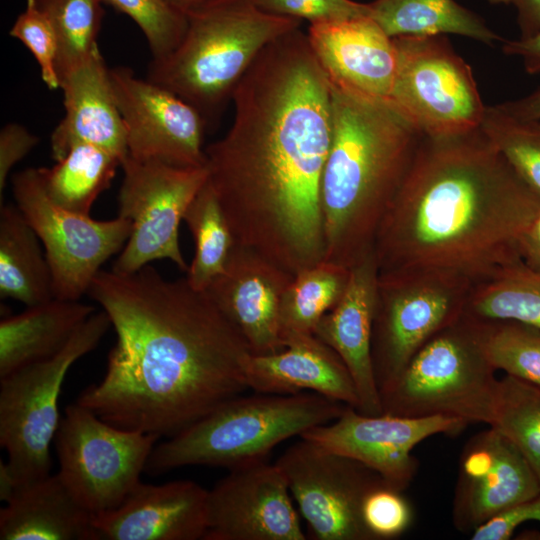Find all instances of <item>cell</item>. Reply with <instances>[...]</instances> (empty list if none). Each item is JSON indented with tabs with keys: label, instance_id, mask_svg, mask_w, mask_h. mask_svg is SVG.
<instances>
[{
	"label": "cell",
	"instance_id": "39",
	"mask_svg": "<svg viewBox=\"0 0 540 540\" xmlns=\"http://www.w3.org/2000/svg\"><path fill=\"white\" fill-rule=\"evenodd\" d=\"M362 517L375 540H387L400 536L409 528L413 512L402 491L383 483L365 497Z\"/></svg>",
	"mask_w": 540,
	"mask_h": 540
},
{
	"label": "cell",
	"instance_id": "15",
	"mask_svg": "<svg viewBox=\"0 0 540 540\" xmlns=\"http://www.w3.org/2000/svg\"><path fill=\"white\" fill-rule=\"evenodd\" d=\"M109 74L130 157L177 167L206 166L203 137L208 125L197 109L131 68H109Z\"/></svg>",
	"mask_w": 540,
	"mask_h": 540
},
{
	"label": "cell",
	"instance_id": "43",
	"mask_svg": "<svg viewBox=\"0 0 540 540\" xmlns=\"http://www.w3.org/2000/svg\"><path fill=\"white\" fill-rule=\"evenodd\" d=\"M504 53L520 57L529 74L540 73V29L529 37L503 41Z\"/></svg>",
	"mask_w": 540,
	"mask_h": 540
},
{
	"label": "cell",
	"instance_id": "10",
	"mask_svg": "<svg viewBox=\"0 0 540 540\" xmlns=\"http://www.w3.org/2000/svg\"><path fill=\"white\" fill-rule=\"evenodd\" d=\"M397 71L391 103L427 137L480 127L483 104L471 67L445 35L393 37Z\"/></svg>",
	"mask_w": 540,
	"mask_h": 540
},
{
	"label": "cell",
	"instance_id": "36",
	"mask_svg": "<svg viewBox=\"0 0 540 540\" xmlns=\"http://www.w3.org/2000/svg\"><path fill=\"white\" fill-rule=\"evenodd\" d=\"M480 128L517 175L540 195V120L516 118L486 106Z\"/></svg>",
	"mask_w": 540,
	"mask_h": 540
},
{
	"label": "cell",
	"instance_id": "35",
	"mask_svg": "<svg viewBox=\"0 0 540 540\" xmlns=\"http://www.w3.org/2000/svg\"><path fill=\"white\" fill-rule=\"evenodd\" d=\"M53 24L58 38L59 78L97 50L104 0H36Z\"/></svg>",
	"mask_w": 540,
	"mask_h": 540
},
{
	"label": "cell",
	"instance_id": "11",
	"mask_svg": "<svg viewBox=\"0 0 540 540\" xmlns=\"http://www.w3.org/2000/svg\"><path fill=\"white\" fill-rule=\"evenodd\" d=\"M159 439L117 427L75 402L65 408L55 435L57 473L91 513L107 512L140 482Z\"/></svg>",
	"mask_w": 540,
	"mask_h": 540
},
{
	"label": "cell",
	"instance_id": "34",
	"mask_svg": "<svg viewBox=\"0 0 540 540\" xmlns=\"http://www.w3.org/2000/svg\"><path fill=\"white\" fill-rule=\"evenodd\" d=\"M490 426L519 449L540 482V387L510 375L499 379Z\"/></svg>",
	"mask_w": 540,
	"mask_h": 540
},
{
	"label": "cell",
	"instance_id": "13",
	"mask_svg": "<svg viewBox=\"0 0 540 540\" xmlns=\"http://www.w3.org/2000/svg\"><path fill=\"white\" fill-rule=\"evenodd\" d=\"M123 179L118 196L119 215L132 229L112 271L130 274L155 260L168 259L187 271L179 244L184 213L208 180L203 167H177L160 161H122Z\"/></svg>",
	"mask_w": 540,
	"mask_h": 540
},
{
	"label": "cell",
	"instance_id": "45",
	"mask_svg": "<svg viewBox=\"0 0 540 540\" xmlns=\"http://www.w3.org/2000/svg\"><path fill=\"white\" fill-rule=\"evenodd\" d=\"M517 13L520 37H529L540 29V0H511Z\"/></svg>",
	"mask_w": 540,
	"mask_h": 540
},
{
	"label": "cell",
	"instance_id": "20",
	"mask_svg": "<svg viewBox=\"0 0 540 540\" xmlns=\"http://www.w3.org/2000/svg\"><path fill=\"white\" fill-rule=\"evenodd\" d=\"M306 35L333 85L389 102L397 52L393 38L371 17L311 23Z\"/></svg>",
	"mask_w": 540,
	"mask_h": 540
},
{
	"label": "cell",
	"instance_id": "3",
	"mask_svg": "<svg viewBox=\"0 0 540 540\" xmlns=\"http://www.w3.org/2000/svg\"><path fill=\"white\" fill-rule=\"evenodd\" d=\"M540 212V195L481 128L423 136L379 226V273L445 269L473 280L519 262V241Z\"/></svg>",
	"mask_w": 540,
	"mask_h": 540
},
{
	"label": "cell",
	"instance_id": "9",
	"mask_svg": "<svg viewBox=\"0 0 540 540\" xmlns=\"http://www.w3.org/2000/svg\"><path fill=\"white\" fill-rule=\"evenodd\" d=\"M473 282L445 269L378 274L371 357L380 396L426 342L463 315Z\"/></svg>",
	"mask_w": 540,
	"mask_h": 540
},
{
	"label": "cell",
	"instance_id": "32",
	"mask_svg": "<svg viewBox=\"0 0 540 540\" xmlns=\"http://www.w3.org/2000/svg\"><path fill=\"white\" fill-rule=\"evenodd\" d=\"M349 276V268L325 260L294 275L281 302L283 340L288 334H313L343 296Z\"/></svg>",
	"mask_w": 540,
	"mask_h": 540
},
{
	"label": "cell",
	"instance_id": "27",
	"mask_svg": "<svg viewBox=\"0 0 540 540\" xmlns=\"http://www.w3.org/2000/svg\"><path fill=\"white\" fill-rule=\"evenodd\" d=\"M41 241L16 204L0 207V296L27 307L54 298Z\"/></svg>",
	"mask_w": 540,
	"mask_h": 540
},
{
	"label": "cell",
	"instance_id": "28",
	"mask_svg": "<svg viewBox=\"0 0 540 540\" xmlns=\"http://www.w3.org/2000/svg\"><path fill=\"white\" fill-rule=\"evenodd\" d=\"M370 17L390 36L456 34L492 46L502 38L455 0H374Z\"/></svg>",
	"mask_w": 540,
	"mask_h": 540
},
{
	"label": "cell",
	"instance_id": "26",
	"mask_svg": "<svg viewBox=\"0 0 540 540\" xmlns=\"http://www.w3.org/2000/svg\"><path fill=\"white\" fill-rule=\"evenodd\" d=\"M95 313L79 300L53 298L0 322V378L61 351Z\"/></svg>",
	"mask_w": 540,
	"mask_h": 540
},
{
	"label": "cell",
	"instance_id": "29",
	"mask_svg": "<svg viewBox=\"0 0 540 540\" xmlns=\"http://www.w3.org/2000/svg\"><path fill=\"white\" fill-rule=\"evenodd\" d=\"M122 160L99 146L80 143L51 168H39L48 197L75 213L89 215L98 196L109 188Z\"/></svg>",
	"mask_w": 540,
	"mask_h": 540
},
{
	"label": "cell",
	"instance_id": "46",
	"mask_svg": "<svg viewBox=\"0 0 540 540\" xmlns=\"http://www.w3.org/2000/svg\"><path fill=\"white\" fill-rule=\"evenodd\" d=\"M498 105L516 118L540 120V87L522 98Z\"/></svg>",
	"mask_w": 540,
	"mask_h": 540
},
{
	"label": "cell",
	"instance_id": "19",
	"mask_svg": "<svg viewBox=\"0 0 540 540\" xmlns=\"http://www.w3.org/2000/svg\"><path fill=\"white\" fill-rule=\"evenodd\" d=\"M293 277L266 257L234 244L224 271L206 291L252 355L272 354L285 347L280 310Z\"/></svg>",
	"mask_w": 540,
	"mask_h": 540
},
{
	"label": "cell",
	"instance_id": "6",
	"mask_svg": "<svg viewBox=\"0 0 540 540\" xmlns=\"http://www.w3.org/2000/svg\"><path fill=\"white\" fill-rule=\"evenodd\" d=\"M346 406L314 392L238 395L156 445L145 471L158 475L192 465L230 470L264 460L279 443L335 420Z\"/></svg>",
	"mask_w": 540,
	"mask_h": 540
},
{
	"label": "cell",
	"instance_id": "4",
	"mask_svg": "<svg viewBox=\"0 0 540 540\" xmlns=\"http://www.w3.org/2000/svg\"><path fill=\"white\" fill-rule=\"evenodd\" d=\"M320 204L324 260L351 268L374 248L423 135L391 103L333 85Z\"/></svg>",
	"mask_w": 540,
	"mask_h": 540
},
{
	"label": "cell",
	"instance_id": "21",
	"mask_svg": "<svg viewBox=\"0 0 540 540\" xmlns=\"http://www.w3.org/2000/svg\"><path fill=\"white\" fill-rule=\"evenodd\" d=\"M208 490L191 480L141 481L115 509L94 515L98 540H199L207 530Z\"/></svg>",
	"mask_w": 540,
	"mask_h": 540
},
{
	"label": "cell",
	"instance_id": "33",
	"mask_svg": "<svg viewBox=\"0 0 540 540\" xmlns=\"http://www.w3.org/2000/svg\"><path fill=\"white\" fill-rule=\"evenodd\" d=\"M466 316L473 324L484 356L495 370L540 387L539 328L515 320Z\"/></svg>",
	"mask_w": 540,
	"mask_h": 540
},
{
	"label": "cell",
	"instance_id": "17",
	"mask_svg": "<svg viewBox=\"0 0 540 540\" xmlns=\"http://www.w3.org/2000/svg\"><path fill=\"white\" fill-rule=\"evenodd\" d=\"M292 499L276 463L230 469L208 490L203 540H305Z\"/></svg>",
	"mask_w": 540,
	"mask_h": 540
},
{
	"label": "cell",
	"instance_id": "31",
	"mask_svg": "<svg viewBox=\"0 0 540 540\" xmlns=\"http://www.w3.org/2000/svg\"><path fill=\"white\" fill-rule=\"evenodd\" d=\"M183 221L194 241L195 251L186 280L196 290H206L225 269L235 244L220 203L207 182L187 207Z\"/></svg>",
	"mask_w": 540,
	"mask_h": 540
},
{
	"label": "cell",
	"instance_id": "18",
	"mask_svg": "<svg viewBox=\"0 0 540 540\" xmlns=\"http://www.w3.org/2000/svg\"><path fill=\"white\" fill-rule=\"evenodd\" d=\"M539 494L540 482L526 458L489 426L462 451L453 500L454 526L472 533L495 515Z\"/></svg>",
	"mask_w": 540,
	"mask_h": 540
},
{
	"label": "cell",
	"instance_id": "48",
	"mask_svg": "<svg viewBox=\"0 0 540 540\" xmlns=\"http://www.w3.org/2000/svg\"><path fill=\"white\" fill-rule=\"evenodd\" d=\"M172 5L178 7L179 9L187 12L190 9H193L199 5H202L210 0H167Z\"/></svg>",
	"mask_w": 540,
	"mask_h": 540
},
{
	"label": "cell",
	"instance_id": "30",
	"mask_svg": "<svg viewBox=\"0 0 540 540\" xmlns=\"http://www.w3.org/2000/svg\"><path fill=\"white\" fill-rule=\"evenodd\" d=\"M464 314L515 320L540 329V272L519 261L474 280Z\"/></svg>",
	"mask_w": 540,
	"mask_h": 540
},
{
	"label": "cell",
	"instance_id": "25",
	"mask_svg": "<svg viewBox=\"0 0 540 540\" xmlns=\"http://www.w3.org/2000/svg\"><path fill=\"white\" fill-rule=\"evenodd\" d=\"M94 514L58 473L17 489L0 511L1 540H98Z\"/></svg>",
	"mask_w": 540,
	"mask_h": 540
},
{
	"label": "cell",
	"instance_id": "47",
	"mask_svg": "<svg viewBox=\"0 0 540 540\" xmlns=\"http://www.w3.org/2000/svg\"><path fill=\"white\" fill-rule=\"evenodd\" d=\"M17 484L6 463L0 462V499L7 502L17 491Z\"/></svg>",
	"mask_w": 540,
	"mask_h": 540
},
{
	"label": "cell",
	"instance_id": "5",
	"mask_svg": "<svg viewBox=\"0 0 540 540\" xmlns=\"http://www.w3.org/2000/svg\"><path fill=\"white\" fill-rule=\"evenodd\" d=\"M186 13L181 43L152 60L146 78L191 104L208 126L261 51L302 22L262 11L250 0H210Z\"/></svg>",
	"mask_w": 540,
	"mask_h": 540
},
{
	"label": "cell",
	"instance_id": "1",
	"mask_svg": "<svg viewBox=\"0 0 540 540\" xmlns=\"http://www.w3.org/2000/svg\"><path fill=\"white\" fill-rule=\"evenodd\" d=\"M226 134L205 148L234 237L295 275L324 260L320 186L332 138L330 81L307 35L267 45L236 86Z\"/></svg>",
	"mask_w": 540,
	"mask_h": 540
},
{
	"label": "cell",
	"instance_id": "44",
	"mask_svg": "<svg viewBox=\"0 0 540 540\" xmlns=\"http://www.w3.org/2000/svg\"><path fill=\"white\" fill-rule=\"evenodd\" d=\"M518 253L521 262L540 272V212L523 233Z\"/></svg>",
	"mask_w": 540,
	"mask_h": 540
},
{
	"label": "cell",
	"instance_id": "23",
	"mask_svg": "<svg viewBox=\"0 0 540 540\" xmlns=\"http://www.w3.org/2000/svg\"><path fill=\"white\" fill-rule=\"evenodd\" d=\"M65 114L50 137L51 156L62 159L76 144L104 148L122 161L128 155L126 128L99 48L60 80Z\"/></svg>",
	"mask_w": 540,
	"mask_h": 540
},
{
	"label": "cell",
	"instance_id": "41",
	"mask_svg": "<svg viewBox=\"0 0 540 540\" xmlns=\"http://www.w3.org/2000/svg\"><path fill=\"white\" fill-rule=\"evenodd\" d=\"M527 521L540 522V494L495 515L477 527L471 533V539L507 540L520 524Z\"/></svg>",
	"mask_w": 540,
	"mask_h": 540
},
{
	"label": "cell",
	"instance_id": "2",
	"mask_svg": "<svg viewBox=\"0 0 540 540\" xmlns=\"http://www.w3.org/2000/svg\"><path fill=\"white\" fill-rule=\"evenodd\" d=\"M87 294L116 341L103 378L76 403L117 427L171 437L249 389L251 352L206 290L167 280L149 264L100 271Z\"/></svg>",
	"mask_w": 540,
	"mask_h": 540
},
{
	"label": "cell",
	"instance_id": "14",
	"mask_svg": "<svg viewBox=\"0 0 540 540\" xmlns=\"http://www.w3.org/2000/svg\"><path fill=\"white\" fill-rule=\"evenodd\" d=\"M276 464L315 540H375L364 524L367 494L385 483L364 464L301 438Z\"/></svg>",
	"mask_w": 540,
	"mask_h": 540
},
{
	"label": "cell",
	"instance_id": "24",
	"mask_svg": "<svg viewBox=\"0 0 540 540\" xmlns=\"http://www.w3.org/2000/svg\"><path fill=\"white\" fill-rule=\"evenodd\" d=\"M283 350L250 355L245 367L249 389L263 394L314 392L358 408L352 376L339 355L314 334H288Z\"/></svg>",
	"mask_w": 540,
	"mask_h": 540
},
{
	"label": "cell",
	"instance_id": "7",
	"mask_svg": "<svg viewBox=\"0 0 540 540\" xmlns=\"http://www.w3.org/2000/svg\"><path fill=\"white\" fill-rule=\"evenodd\" d=\"M463 315L426 342L392 387L382 411L403 417L449 416L491 425L499 379Z\"/></svg>",
	"mask_w": 540,
	"mask_h": 540
},
{
	"label": "cell",
	"instance_id": "38",
	"mask_svg": "<svg viewBox=\"0 0 540 540\" xmlns=\"http://www.w3.org/2000/svg\"><path fill=\"white\" fill-rule=\"evenodd\" d=\"M9 34L31 52L38 63L44 84L51 90L59 89L57 34L36 0H26V7L15 20Z\"/></svg>",
	"mask_w": 540,
	"mask_h": 540
},
{
	"label": "cell",
	"instance_id": "42",
	"mask_svg": "<svg viewBox=\"0 0 540 540\" xmlns=\"http://www.w3.org/2000/svg\"><path fill=\"white\" fill-rule=\"evenodd\" d=\"M39 142L21 124H6L0 131V195L6 188L12 168L22 160Z\"/></svg>",
	"mask_w": 540,
	"mask_h": 540
},
{
	"label": "cell",
	"instance_id": "37",
	"mask_svg": "<svg viewBox=\"0 0 540 540\" xmlns=\"http://www.w3.org/2000/svg\"><path fill=\"white\" fill-rule=\"evenodd\" d=\"M129 16L140 28L152 60L165 58L181 43L187 29V13L167 0H104Z\"/></svg>",
	"mask_w": 540,
	"mask_h": 540
},
{
	"label": "cell",
	"instance_id": "40",
	"mask_svg": "<svg viewBox=\"0 0 540 540\" xmlns=\"http://www.w3.org/2000/svg\"><path fill=\"white\" fill-rule=\"evenodd\" d=\"M267 13L311 23L370 17L368 3L353 0H250Z\"/></svg>",
	"mask_w": 540,
	"mask_h": 540
},
{
	"label": "cell",
	"instance_id": "12",
	"mask_svg": "<svg viewBox=\"0 0 540 540\" xmlns=\"http://www.w3.org/2000/svg\"><path fill=\"white\" fill-rule=\"evenodd\" d=\"M11 184L16 206L44 247L54 298L79 300L101 266L125 246L131 222L121 216L95 220L57 205L46 193L39 168L16 172Z\"/></svg>",
	"mask_w": 540,
	"mask_h": 540
},
{
	"label": "cell",
	"instance_id": "16",
	"mask_svg": "<svg viewBox=\"0 0 540 540\" xmlns=\"http://www.w3.org/2000/svg\"><path fill=\"white\" fill-rule=\"evenodd\" d=\"M467 425L462 419L442 415H365L347 405L335 420L312 427L299 437L364 464L387 485L403 492L418 469L412 454L415 446L437 434H456Z\"/></svg>",
	"mask_w": 540,
	"mask_h": 540
},
{
	"label": "cell",
	"instance_id": "49",
	"mask_svg": "<svg viewBox=\"0 0 540 540\" xmlns=\"http://www.w3.org/2000/svg\"><path fill=\"white\" fill-rule=\"evenodd\" d=\"M491 5H508L511 0H486Z\"/></svg>",
	"mask_w": 540,
	"mask_h": 540
},
{
	"label": "cell",
	"instance_id": "8",
	"mask_svg": "<svg viewBox=\"0 0 540 540\" xmlns=\"http://www.w3.org/2000/svg\"><path fill=\"white\" fill-rule=\"evenodd\" d=\"M110 327L105 311L93 313L56 355L0 378V444L17 489L50 475V446L61 421L58 401L66 374Z\"/></svg>",
	"mask_w": 540,
	"mask_h": 540
},
{
	"label": "cell",
	"instance_id": "22",
	"mask_svg": "<svg viewBox=\"0 0 540 540\" xmlns=\"http://www.w3.org/2000/svg\"><path fill=\"white\" fill-rule=\"evenodd\" d=\"M378 274L373 248L350 268L343 296L313 331L346 365L358 394L356 410L365 415L383 413L371 357Z\"/></svg>",
	"mask_w": 540,
	"mask_h": 540
}]
</instances>
